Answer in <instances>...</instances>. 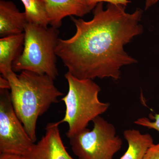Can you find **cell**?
<instances>
[{
  "label": "cell",
  "instance_id": "6da1fadb",
  "mask_svg": "<svg viewBox=\"0 0 159 159\" xmlns=\"http://www.w3.org/2000/svg\"><path fill=\"white\" fill-rule=\"evenodd\" d=\"M125 7L108 4L104 9L99 3L90 20L72 17L76 33L68 39H59L55 49L68 72L79 79L118 80L122 67L137 62L124 47L143 32V11L128 13Z\"/></svg>",
  "mask_w": 159,
  "mask_h": 159
},
{
  "label": "cell",
  "instance_id": "7a4b0ae2",
  "mask_svg": "<svg viewBox=\"0 0 159 159\" xmlns=\"http://www.w3.org/2000/svg\"><path fill=\"white\" fill-rule=\"evenodd\" d=\"M7 79L10 84V97L15 111L27 133L35 142L39 118L46 112L63 94L47 75L24 70L20 75L12 71Z\"/></svg>",
  "mask_w": 159,
  "mask_h": 159
},
{
  "label": "cell",
  "instance_id": "3957f363",
  "mask_svg": "<svg viewBox=\"0 0 159 159\" xmlns=\"http://www.w3.org/2000/svg\"><path fill=\"white\" fill-rule=\"evenodd\" d=\"M65 77L69 85L67 94L61 99L66 106L65 115L58 122L68 124L66 135L70 139L87 128L96 117L106 112L110 104L99 101L101 89L93 80L79 79L68 72Z\"/></svg>",
  "mask_w": 159,
  "mask_h": 159
},
{
  "label": "cell",
  "instance_id": "277c9868",
  "mask_svg": "<svg viewBox=\"0 0 159 159\" xmlns=\"http://www.w3.org/2000/svg\"><path fill=\"white\" fill-rule=\"evenodd\" d=\"M25 43L21 54L13 61L14 72L30 71L47 75L55 80L58 75L55 49L58 29L28 23L25 26Z\"/></svg>",
  "mask_w": 159,
  "mask_h": 159
},
{
  "label": "cell",
  "instance_id": "5b68a950",
  "mask_svg": "<svg viewBox=\"0 0 159 159\" xmlns=\"http://www.w3.org/2000/svg\"><path fill=\"white\" fill-rule=\"evenodd\" d=\"M92 122V130L86 128L69 139L73 152L78 159H113L122 145L116 128L100 116Z\"/></svg>",
  "mask_w": 159,
  "mask_h": 159
},
{
  "label": "cell",
  "instance_id": "8992f818",
  "mask_svg": "<svg viewBox=\"0 0 159 159\" xmlns=\"http://www.w3.org/2000/svg\"><path fill=\"white\" fill-rule=\"evenodd\" d=\"M34 143L16 114L8 90L0 89V153L22 156Z\"/></svg>",
  "mask_w": 159,
  "mask_h": 159
},
{
  "label": "cell",
  "instance_id": "52a82bcc",
  "mask_svg": "<svg viewBox=\"0 0 159 159\" xmlns=\"http://www.w3.org/2000/svg\"><path fill=\"white\" fill-rule=\"evenodd\" d=\"M59 125L58 122L48 123L44 135L22 156L23 159H74L64 145Z\"/></svg>",
  "mask_w": 159,
  "mask_h": 159
},
{
  "label": "cell",
  "instance_id": "ba28073f",
  "mask_svg": "<svg viewBox=\"0 0 159 159\" xmlns=\"http://www.w3.org/2000/svg\"><path fill=\"white\" fill-rule=\"evenodd\" d=\"M49 25L58 29L67 16L82 17L93 9L86 0H44Z\"/></svg>",
  "mask_w": 159,
  "mask_h": 159
},
{
  "label": "cell",
  "instance_id": "9c48e42d",
  "mask_svg": "<svg viewBox=\"0 0 159 159\" xmlns=\"http://www.w3.org/2000/svg\"><path fill=\"white\" fill-rule=\"evenodd\" d=\"M25 12H20L10 1H0V36L2 38L24 33L28 23Z\"/></svg>",
  "mask_w": 159,
  "mask_h": 159
},
{
  "label": "cell",
  "instance_id": "30bf717a",
  "mask_svg": "<svg viewBox=\"0 0 159 159\" xmlns=\"http://www.w3.org/2000/svg\"><path fill=\"white\" fill-rule=\"evenodd\" d=\"M25 33L1 38L0 39V73L7 79L13 71V61L21 54L25 43Z\"/></svg>",
  "mask_w": 159,
  "mask_h": 159
},
{
  "label": "cell",
  "instance_id": "8fae6325",
  "mask_svg": "<svg viewBox=\"0 0 159 159\" xmlns=\"http://www.w3.org/2000/svg\"><path fill=\"white\" fill-rule=\"evenodd\" d=\"M123 135L128 147L120 159H143L149 148L154 145L150 134H142L137 129H126Z\"/></svg>",
  "mask_w": 159,
  "mask_h": 159
},
{
  "label": "cell",
  "instance_id": "7c38bea8",
  "mask_svg": "<svg viewBox=\"0 0 159 159\" xmlns=\"http://www.w3.org/2000/svg\"><path fill=\"white\" fill-rule=\"evenodd\" d=\"M28 22L48 27L49 25L44 0H21Z\"/></svg>",
  "mask_w": 159,
  "mask_h": 159
},
{
  "label": "cell",
  "instance_id": "4fadbf2b",
  "mask_svg": "<svg viewBox=\"0 0 159 159\" xmlns=\"http://www.w3.org/2000/svg\"><path fill=\"white\" fill-rule=\"evenodd\" d=\"M149 118L154 121L152 122L146 117H142L135 120L134 123L150 129H155L159 132V114H155L154 115L150 114Z\"/></svg>",
  "mask_w": 159,
  "mask_h": 159
},
{
  "label": "cell",
  "instance_id": "5bb4252c",
  "mask_svg": "<svg viewBox=\"0 0 159 159\" xmlns=\"http://www.w3.org/2000/svg\"><path fill=\"white\" fill-rule=\"evenodd\" d=\"M86 1L88 4L93 9L99 3L107 2L108 4L122 5L125 6H127L128 4L130 3V1L129 0H86Z\"/></svg>",
  "mask_w": 159,
  "mask_h": 159
},
{
  "label": "cell",
  "instance_id": "9a60e30c",
  "mask_svg": "<svg viewBox=\"0 0 159 159\" xmlns=\"http://www.w3.org/2000/svg\"><path fill=\"white\" fill-rule=\"evenodd\" d=\"M143 159H159V143L149 148Z\"/></svg>",
  "mask_w": 159,
  "mask_h": 159
},
{
  "label": "cell",
  "instance_id": "2e32d148",
  "mask_svg": "<svg viewBox=\"0 0 159 159\" xmlns=\"http://www.w3.org/2000/svg\"><path fill=\"white\" fill-rule=\"evenodd\" d=\"M0 89H10V84L9 80L4 77H0Z\"/></svg>",
  "mask_w": 159,
  "mask_h": 159
},
{
  "label": "cell",
  "instance_id": "e0dca14e",
  "mask_svg": "<svg viewBox=\"0 0 159 159\" xmlns=\"http://www.w3.org/2000/svg\"><path fill=\"white\" fill-rule=\"evenodd\" d=\"M0 159H23L22 157L16 155L1 153Z\"/></svg>",
  "mask_w": 159,
  "mask_h": 159
},
{
  "label": "cell",
  "instance_id": "ac0fdd59",
  "mask_svg": "<svg viewBox=\"0 0 159 159\" xmlns=\"http://www.w3.org/2000/svg\"><path fill=\"white\" fill-rule=\"evenodd\" d=\"M159 1V0H145V10L147 9L152 7L154 5L157 4Z\"/></svg>",
  "mask_w": 159,
  "mask_h": 159
}]
</instances>
